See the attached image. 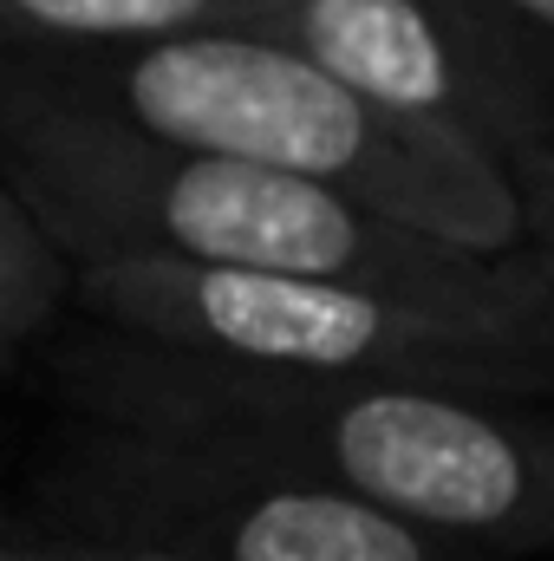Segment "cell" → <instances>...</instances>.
<instances>
[{
	"label": "cell",
	"instance_id": "1",
	"mask_svg": "<svg viewBox=\"0 0 554 561\" xmlns=\"http://www.w3.org/2000/svg\"><path fill=\"white\" fill-rule=\"evenodd\" d=\"M59 379L85 424L300 470L463 556H554V405L170 353L105 327L66 346Z\"/></svg>",
	"mask_w": 554,
	"mask_h": 561
},
{
	"label": "cell",
	"instance_id": "2",
	"mask_svg": "<svg viewBox=\"0 0 554 561\" xmlns=\"http://www.w3.org/2000/svg\"><path fill=\"white\" fill-rule=\"evenodd\" d=\"M0 176L46 222L72 275L99 262H189L222 275L379 287L554 333V280L529 255H463L320 183L157 144L39 92L7 59Z\"/></svg>",
	"mask_w": 554,
	"mask_h": 561
},
{
	"label": "cell",
	"instance_id": "3",
	"mask_svg": "<svg viewBox=\"0 0 554 561\" xmlns=\"http://www.w3.org/2000/svg\"><path fill=\"white\" fill-rule=\"evenodd\" d=\"M7 66L39 92L157 144L320 183L463 255H522V203L496 157L366 105L268 33L216 26Z\"/></svg>",
	"mask_w": 554,
	"mask_h": 561
},
{
	"label": "cell",
	"instance_id": "4",
	"mask_svg": "<svg viewBox=\"0 0 554 561\" xmlns=\"http://www.w3.org/2000/svg\"><path fill=\"white\" fill-rule=\"evenodd\" d=\"M72 300L105 333L170 353L554 405V333L412 294L222 275L189 262H99L72 275Z\"/></svg>",
	"mask_w": 554,
	"mask_h": 561
},
{
	"label": "cell",
	"instance_id": "5",
	"mask_svg": "<svg viewBox=\"0 0 554 561\" xmlns=\"http://www.w3.org/2000/svg\"><path fill=\"white\" fill-rule=\"evenodd\" d=\"M59 529H118L196 561H483L262 457L85 424L59 483Z\"/></svg>",
	"mask_w": 554,
	"mask_h": 561
},
{
	"label": "cell",
	"instance_id": "6",
	"mask_svg": "<svg viewBox=\"0 0 554 561\" xmlns=\"http://www.w3.org/2000/svg\"><path fill=\"white\" fill-rule=\"evenodd\" d=\"M249 33L307 53L366 105L496 163L554 118V53L489 0H262Z\"/></svg>",
	"mask_w": 554,
	"mask_h": 561
},
{
	"label": "cell",
	"instance_id": "7",
	"mask_svg": "<svg viewBox=\"0 0 554 561\" xmlns=\"http://www.w3.org/2000/svg\"><path fill=\"white\" fill-rule=\"evenodd\" d=\"M262 0H0V59L150 46L176 33L249 26Z\"/></svg>",
	"mask_w": 554,
	"mask_h": 561
},
{
	"label": "cell",
	"instance_id": "8",
	"mask_svg": "<svg viewBox=\"0 0 554 561\" xmlns=\"http://www.w3.org/2000/svg\"><path fill=\"white\" fill-rule=\"evenodd\" d=\"M66 300H72V262L26 209V196L0 176V346L46 333Z\"/></svg>",
	"mask_w": 554,
	"mask_h": 561
},
{
	"label": "cell",
	"instance_id": "9",
	"mask_svg": "<svg viewBox=\"0 0 554 561\" xmlns=\"http://www.w3.org/2000/svg\"><path fill=\"white\" fill-rule=\"evenodd\" d=\"M503 170H509L516 203H522V255L542 268V280H554V118Z\"/></svg>",
	"mask_w": 554,
	"mask_h": 561
},
{
	"label": "cell",
	"instance_id": "10",
	"mask_svg": "<svg viewBox=\"0 0 554 561\" xmlns=\"http://www.w3.org/2000/svg\"><path fill=\"white\" fill-rule=\"evenodd\" d=\"M53 542L66 561H196L170 542H143V536H118V529H59Z\"/></svg>",
	"mask_w": 554,
	"mask_h": 561
},
{
	"label": "cell",
	"instance_id": "11",
	"mask_svg": "<svg viewBox=\"0 0 554 561\" xmlns=\"http://www.w3.org/2000/svg\"><path fill=\"white\" fill-rule=\"evenodd\" d=\"M489 7H496V13H509L522 33H535V39L554 53V0H489Z\"/></svg>",
	"mask_w": 554,
	"mask_h": 561
},
{
	"label": "cell",
	"instance_id": "12",
	"mask_svg": "<svg viewBox=\"0 0 554 561\" xmlns=\"http://www.w3.org/2000/svg\"><path fill=\"white\" fill-rule=\"evenodd\" d=\"M0 561H66V556H59V542L46 536V542H26V549H7V542H0Z\"/></svg>",
	"mask_w": 554,
	"mask_h": 561
},
{
	"label": "cell",
	"instance_id": "13",
	"mask_svg": "<svg viewBox=\"0 0 554 561\" xmlns=\"http://www.w3.org/2000/svg\"><path fill=\"white\" fill-rule=\"evenodd\" d=\"M7 366H13V346H0V373H7Z\"/></svg>",
	"mask_w": 554,
	"mask_h": 561
}]
</instances>
